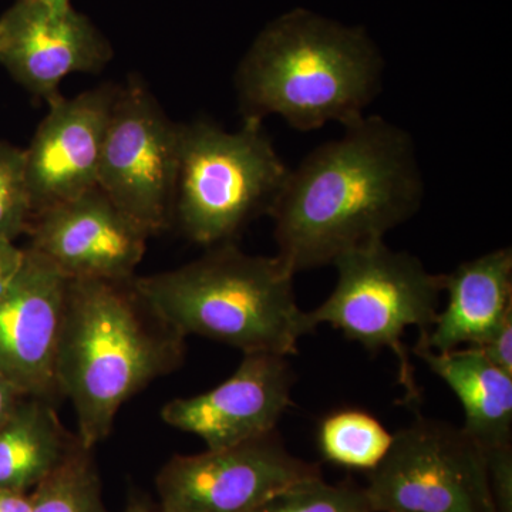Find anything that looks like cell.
<instances>
[{
    "mask_svg": "<svg viewBox=\"0 0 512 512\" xmlns=\"http://www.w3.org/2000/svg\"><path fill=\"white\" fill-rule=\"evenodd\" d=\"M343 128L289 170L269 212L276 256L295 275L384 241L423 202L416 144L404 128L369 114Z\"/></svg>",
    "mask_w": 512,
    "mask_h": 512,
    "instance_id": "1",
    "label": "cell"
},
{
    "mask_svg": "<svg viewBox=\"0 0 512 512\" xmlns=\"http://www.w3.org/2000/svg\"><path fill=\"white\" fill-rule=\"evenodd\" d=\"M185 339L141 296L134 279H69L56 383L73 404L84 447L106 440L128 400L183 365Z\"/></svg>",
    "mask_w": 512,
    "mask_h": 512,
    "instance_id": "2",
    "label": "cell"
},
{
    "mask_svg": "<svg viewBox=\"0 0 512 512\" xmlns=\"http://www.w3.org/2000/svg\"><path fill=\"white\" fill-rule=\"evenodd\" d=\"M384 60L365 29L309 9L269 22L235 74L244 119L278 116L298 131L366 116L382 90Z\"/></svg>",
    "mask_w": 512,
    "mask_h": 512,
    "instance_id": "3",
    "label": "cell"
},
{
    "mask_svg": "<svg viewBox=\"0 0 512 512\" xmlns=\"http://www.w3.org/2000/svg\"><path fill=\"white\" fill-rule=\"evenodd\" d=\"M293 278L278 256L245 254L225 242L180 268L136 276L134 285L185 338L289 357L318 329L296 302Z\"/></svg>",
    "mask_w": 512,
    "mask_h": 512,
    "instance_id": "4",
    "label": "cell"
},
{
    "mask_svg": "<svg viewBox=\"0 0 512 512\" xmlns=\"http://www.w3.org/2000/svg\"><path fill=\"white\" fill-rule=\"evenodd\" d=\"M289 170L264 121L244 119L237 131L211 121L180 124L173 220L204 247L234 242L261 215H269Z\"/></svg>",
    "mask_w": 512,
    "mask_h": 512,
    "instance_id": "5",
    "label": "cell"
},
{
    "mask_svg": "<svg viewBox=\"0 0 512 512\" xmlns=\"http://www.w3.org/2000/svg\"><path fill=\"white\" fill-rule=\"evenodd\" d=\"M335 289L309 316L328 323L369 352L392 350L406 402L420 400V387L403 336L409 328L426 335L436 322L444 295V274H431L419 258L373 242L339 256Z\"/></svg>",
    "mask_w": 512,
    "mask_h": 512,
    "instance_id": "6",
    "label": "cell"
},
{
    "mask_svg": "<svg viewBox=\"0 0 512 512\" xmlns=\"http://www.w3.org/2000/svg\"><path fill=\"white\" fill-rule=\"evenodd\" d=\"M373 512H493L487 453L461 427L419 416L367 473Z\"/></svg>",
    "mask_w": 512,
    "mask_h": 512,
    "instance_id": "7",
    "label": "cell"
},
{
    "mask_svg": "<svg viewBox=\"0 0 512 512\" xmlns=\"http://www.w3.org/2000/svg\"><path fill=\"white\" fill-rule=\"evenodd\" d=\"M180 124L168 119L138 80L119 87L111 109L97 187L148 235L173 221Z\"/></svg>",
    "mask_w": 512,
    "mask_h": 512,
    "instance_id": "8",
    "label": "cell"
},
{
    "mask_svg": "<svg viewBox=\"0 0 512 512\" xmlns=\"http://www.w3.org/2000/svg\"><path fill=\"white\" fill-rule=\"evenodd\" d=\"M286 450L278 431L194 456H174L157 477L163 512H252L288 485L320 477Z\"/></svg>",
    "mask_w": 512,
    "mask_h": 512,
    "instance_id": "9",
    "label": "cell"
},
{
    "mask_svg": "<svg viewBox=\"0 0 512 512\" xmlns=\"http://www.w3.org/2000/svg\"><path fill=\"white\" fill-rule=\"evenodd\" d=\"M113 57L109 40L73 8L56 12L40 0H16L0 18V64L47 104L73 73H99Z\"/></svg>",
    "mask_w": 512,
    "mask_h": 512,
    "instance_id": "10",
    "label": "cell"
},
{
    "mask_svg": "<svg viewBox=\"0 0 512 512\" xmlns=\"http://www.w3.org/2000/svg\"><path fill=\"white\" fill-rule=\"evenodd\" d=\"M295 380L288 357L249 353L214 389L165 404L161 419L200 437L210 450L237 446L276 431L292 404Z\"/></svg>",
    "mask_w": 512,
    "mask_h": 512,
    "instance_id": "11",
    "label": "cell"
},
{
    "mask_svg": "<svg viewBox=\"0 0 512 512\" xmlns=\"http://www.w3.org/2000/svg\"><path fill=\"white\" fill-rule=\"evenodd\" d=\"M28 235L67 278L114 282L136 278L150 238L99 187L36 215Z\"/></svg>",
    "mask_w": 512,
    "mask_h": 512,
    "instance_id": "12",
    "label": "cell"
},
{
    "mask_svg": "<svg viewBox=\"0 0 512 512\" xmlns=\"http://www.w3.org/2000/svg\"><path fill=\"white\" fill-rule=\"evenodd\" d=\"M117 90L103 84L49 104V113L25 148L33 218L97 187L101 148Z\"/></svg>",
    "mask_w": 512,
    "mask_h": 512,
    "instance_id": "13",
    "label": "cell"
},
{
    "mask_svg": "<svg viewBox=\"0 0 512 512\" xmlns=\"http://www.w3.org/2000/svg\"><path fill=\"white\" fill-rule=\"evenodd\" d=\"M69 278L35 249L0 301V376L26 396L53 402L60 396L56 355Z\"/></svg>",
    "mask_w": 512,
    "mask_h": 512,
    "instance_id": "14",
    "label": "cell"
},
{
    "mask_svg": "<svg viewBox=\"0 0 512 512\" xmlns=\"http://www.w3.org/2000/svg\"><path fill=\"white\" fill-rule=\"evenodd\" d=\"M447 305L417 345L433 352L478 348L512 312V251L494 249L444 274Z\"/></svg>",
    "mask_w": 512,
    "mask_h": 512,
    "instance_id": "15",
    "label": "cell"
},
{
    "mask_svg": "<svg viewBox=\"0 0 512 512\" xmlns=\"http://www.w3.org/2000/svg\"><path fill=\"white\" fill-rule=\"evenodd\" d=\"M414 353L456 394L468 436L488 448L512 446V376L477 348L450 352L416 345Z\"/></svg>",
    "mask_w": 512,
    "mask_h": 512,
    "instance_id": "16",
    "label": "cell"
},
{
    "mask_svg": "<svg viewBox=\"0 0 512 512\" xmlns=\"http://www.w3.org/2000/svg\"><path fill=\"white\" fill-rule=\"evenodd\" d=\"M76 441L50 400L26 396L0 427V488L29 493L62 463Z\"/></svg>",
    "mask_w": 512,
    "mask_h": 512,
    "instance_id": "17",
    "label": "cell"
},
{
    "mask_svg": "<svg viewBox=\"0 0 512 512\" xmlns=\"http://www.w3.org/2000/svg\"><path fill=\"white\" fill-rule=\"evenodd\" d=\"M394 434L373 414L362 409L335 410L320 420L316 441L320 456L348 470L370 471L379 466L392 446Z\"/></svg>",
    "mask_w": 512,
    "mask_h": 512,
    "instance_id": "18",
    "label": "cell"
},
{
    "mask_svg": "<svg viewBox=\"0 0 512 512\" xmlns=\"http://www.w3.org/2000/svg\"><path fill=\"white\" fill-rule=\"evenodd\" d=\"M92 451L77 439L62 463L33 488L32 512H107Z\"/></svg>",
    "mask_w": 512,
    "mask_h": 512,
    "instance_id": "19",
    "label": "cell"
},
{
    "mask_svg": "<svg viewBox=\"0 0 512 512\" xmlns=\"http://www.w3.org/2000/svg\"><path fill=\"white\" fill-rule=\"evenodd\" d=\"M252 512H373L365 488L328 484L322 476L288 485Z\"/></svg>",
    "mask_w": 512,
    "mask_h": 512,
    "instance_id": "20",
    "label": "cell"
},
{
    "mask_svg": "<svg viewBox=\"0 0 512 512\" xmlns=\"http://www.w3.org/2000/svg\"><path fill=\"white\" fill-rule=\"evenodd\" d=\"M32 218L25 150L0 141V239L28 234Z\"/></svg>",
    "mask_w": 512,
    "mask_h": 512,
    "instance_id": "21",
    "label": "cell"
},
{
    "mask_svg": "<svg viewBox=\"0 0 512 512\" xmlns=\"http://www.w3.org/2000/svg\"><path fill=\"white\" fill-rule=\"evenodd\" d=\"M485 453L493 512H512V446L488 448Z\"/></svg>",
    "mask_w": 512,
    "mask_h": 512,
    "instance_id": "22",
    "label": "cell"
},
{
    "mask_svg": "<svg viewBox=\"0 0 512 512\" xmlns=\"http://www.w3.org/2000/svg\"><path fill=\"white\" fill-rule=\"evenodd\" d=\"M478 350L495 366L512 376V312Z\"/></svg>",
    "mask_w": 512,
    "mask_h": 512,
    "instance_id": "23",
    "label": "cell"
},
{
    "mask_svg": "<svg viewBox=\"0 0 512 512\" xmlns=\"http://www.w3.org/2000/svg\"><path fill=\"white\" fill-rule=\"evenodd\" d=\"M25 261V249L16 247L15 241L0 239V301L12 288Z\"/></svg>",
    "mask_w": 512,
    "mask_h": 512,
    "instance_id": "24",
    "label": "cell"
},
{
    "mask_svg": "<svg viewBox=\"0 0 512 512\" xmlns=\"http://www.w3.org/2000/svg\"><path fill=\"white\" fill-rule=\"evenodd\" d=\"M26 394L19 390L12 382L0 376V427L10 419L18 409Z\"/></svg>",
    "mask_w": 512,
    "mask_h": 512,
    "instance_id": "25",
    "label": "cell"
},
{
    "mask_svg": "<svg viewBox=\"0 0 512 512\" xmlns=\"http://www.w3.org/2000/svg\"><path fill=\"white\" fill-rule=\"evenodd\" d=\"M0 512H32V495L0 488Z\"/></svg>",
    "mask_w": 512,
    "mask_h": 512,
    "instance_id": "26",
    "label": "cell"
},
{
    "mask_svg": "<svg viewBox=\"0 0 512 512\" xmlns=\"http://www.w3.org/2000/svg\"><path fill=\"white\" fill-rule=\"evenodd\" d=\"M40 2L45 3L46 6L56 10V12H63V10L72 8L70 0H40Z\"/></svg>",
    "mask_w": 512,
    "mask_h": 512,
    "instance_id": "27",
    "label": "cell"
},
{
    "mask_svg": "<svg viewBox=\"0 0 512 512\" xmlns=\"http://www.w3.org/2000/svg\"><path fill=\"white\" fill-rule=\"evenodd\" d=\"M124 512H163L161 510H151V508L146 507L143 504H133L127 508Z\"/></svg>",
    "mask_w": 512,
    "mask_h": 512,
    "instance_id": "28",
    "label": "cell"
}]
</instances>
